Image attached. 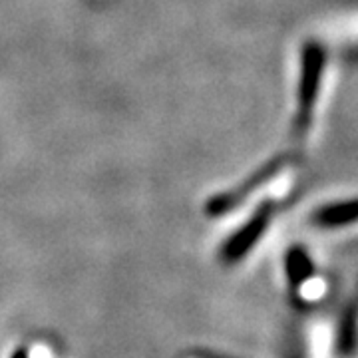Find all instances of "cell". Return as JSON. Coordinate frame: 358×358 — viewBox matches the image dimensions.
<instances>
[{
	"label": "cell",
	"instance_id": "1",
	"mask_svg": "<svg viewBox=\"0 0 358 358\" xmlns=\"http://www.w3.org/2000/svg\"><path fill=\"white\" fill-rule=\"evenodd\" d=\"M329 68V50L319 40L310 38L301 48L299 58V82L294 96V115L291 136L293 141L303 148L315 126L320 96L324 88V78Z\"/></svg>",
	"mask_w": 358,
	"mask_h": 358
},
{
	"label": "cell",
	"instance_id": "2",
	"mask_svg": "<svg viewBox=\"0 0 358 358\" xmlns=\"http://www.w3.org/2000/svg\"><path fill=\"white\" fill-rule=\"evenodd\" d=\"M296 162H299V157L294 154H291V152L271 157L268 162H265L257 171H253L249 178L245 179L243 183H239L237 187H233L229 192L215 195L209 203L205 205V211H207L211 217H219V215L229 213L233 209H237L241 203H245V201H247L253 193L259 192L261 187H265V185L271 183L273 179L279 178L282 171H287L289 167H293Z\"/></svg>",
	"mask_w": 358,
	"mask_h": 358
},
{
	"label": "cell",
	"instance_id": "3",
	"mask_svg": "<svg viewBox=\"0 0 358 358\" xmlns=\"http://www.w3.org/2000/svg\"><path fill=\"white\" fill-rule=\"evenodd\" d=\"M277 211H279V205H277L275 199H267V201H263V203L259 205L255 209V213L245 221L243 227L235 231L229 239L225 241V245L221 247V261L225 265H235L245 255H249V251L267 233L273 219L277 215Z\"/></svg>",
	"mask_w": 358,
	"mask_h": 358
},
{
	"label": "cell",
	"instance_id": "4",
	"mask_svg": "<svg viewBox=\"0 0 358 358\" xmlns=\"http://www.w3.org/2000/svg\"><path fill=\"white\" fill-rule=\"evenodd\" d=\"M14 358H40L38 355V346H32L30 350H18Z\"/></svg>",
	"mask_w": 358,
	"mask_h": 358
},
{
	"label": "cell",
	"instance_id": "5",
	"mask_svg": "<svg viewBox=\"0 0 358 358\" xmlns=\"http://www.w3.org/2000/svg\"><path fill=\"white\" fill-rule=\"evenodd\" d=\"M183 358H221V357H213V355H199V352H189L187 357Z\"/></svg>",
	"mask_w": 358,
	"mask_h": 358
}]
</instances>
